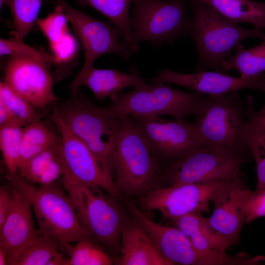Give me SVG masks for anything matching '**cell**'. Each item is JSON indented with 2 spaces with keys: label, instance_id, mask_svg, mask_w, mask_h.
<instances>
[{
  "label": "cell",
  "instance_id": "cell-1",
  "mask_svg": "<svg viewBox=\"0 0 265 265\" xmlns=\"http://www.w3.org/2000/svg\"><path fill=\"white\" fill-rule=\"evenodd\" d=\"M8 180L11 186L30 202L43 238L57 239L61 244V251L68 254L73 247L71 243L94 240L81 225L74 202L61 180L39 186L26 182L18 175Z\"/></svg>",
  "mask_w": 265,
  "mask_h": 265
},
{
  "label": "cell",
  "instance_id": "cell-2",
  "mask_svg": "<svg viewBox=\"0 0 265 265\" xmlns=\"http://www.w3.org/2000/svg\"><path fill=\"white\" fill-rule=\"evenodd\" d=\"M54 105L69 130L88 146L104 171L113 180L121 118L112 117L105 107L97 106L80 88L74 97Z\"/></svg>",
  "mask_w": 265,
  "mask_h": 265
},
{
  "label": "cell",
  "instance_id": "cell-3",
  "mask_svg": "<svg viewBox=\"0 0 265 265\" xmlns=\"http://www.w3.org/2000/svg\"><path fill=\"white\" fill-rule=\"evenodd\" d=\"M189 6L192 12L191 36L198 56L197 72L213 69L225 73L223 62L241 42L250 38L265 40V33L261 30L243 28L198 0H189Z\"/></svg>",
  "mask_w": 265,
  "mask_h": 265
},
{
  "label": "cell",
  "instance_id": "cell-4",
  "mask_svg": "<svg viewBox=\"0 0 265 265\" xmlns=\"http://www.w3.org/2000/svg\"><path fill=\"white\" fill-rule=\"evenodd\" d=\"M207 95L196 92H186L173 88L162 82H146L133 87L129 92L120 93L115 100L105 108L115 118L130 116L145 118L169 115L185 120L196 115Z\"/></svg>",
  "mask_w": 265,
  "mask_h": 265
},
{
  "label": "cell",
  "instance_id": "cell-5",
  "mask_svg": "<svg viewBox=\"0 0 265 265\" xmlns=\"http://www.w3.org/2000/svg\"><path fill=\"white\" fill-rule=\"evenodd\" d=\"M252 159L248 146L231 149L201 144L167 164L163 175L168 186L212 183L235 178Z\"/></svg>",
  "mask_w": 265,
  "mask_h": 265
},
{
  "label": "cell",
  "instance_id": "cell-6",
  "mask_svg": "<svg viewBox=\"0 0 265 265\" xmlns=\"http://www.w3.org/2000/svg\"><path fill=\"white\" fill-rule=\"evenodd\" d=\"M253 105L251 95L243 100L237 91L228 95H207L192 123L201 143L231 149L247 146L245 127Z\"/></svg>",
  "mask_w": 265,
  "mask_h": 265
},
{
  "label": "cell",
  "instance_id": "cell-7",
  "mask_svg": "<svg viewBox=\"0 0 265 265\" xmlns=\"http://www.w3.org/2000/svg\"><path fill=\"white\" fill-rule=\"evenodd\" d=\"M114 157V184L120 193L141 196L151 190L158 165L151 150L133 118H121Z\"/></svg>",
  "mask_w": 265,
  "mask_h": 265
},
{
  "label": "cell",
  "instance_id": "cell-8",
  "mask_svg": "<svg viewBox=\"0 0 265 265\" xmlns=\"http://www.w3.org/2000/svg\"><path fill=\"white\" fill-rule=\"evenodd\" d=\"M65 189L81 225L92 239L111 252L120 253L121 231L127 220L118 198L98 186L78 184Z\"/></svg>",
  "mask_w": 265,
  "mask_h": 265
},
{
  "label": "cell",
  "instance_id": "cell-9",
  "mask_svg": "<svg viewBox=\"0 0 265 265\" xmlns=\"http://www.w3.org/2000/svg\"><path fill=\"white\" fill-rule=\"evenodd\" d=\"M50 119L60 133L55 152L64 188L78 184L98 186L124 200L113 179L104 171L88 146L69 130L54 105Z\"/></svg>",
  "mask_w": 265,
  "mask_h": 265
},
{
  "label": "cell",
  "instance_id": "cell-10",
  "mask_svg": "<svg viewBox=\"0 0 265 265\" xmlns=\"http://www.w3.org/2000/svg\"><path fill=\"white\" fill-rule=\"evenodd\" d=\"M187 0H132L130 25L135 41H148L155 48L184 37L191 36L192 18Z\"/></svg>",
  "mask_w": 265,
  "mask_h": 265
},
{
  "label": "cell",
  "instance_id": "cell-11",
  "mask_svg": "<svg viewBox=\"0 0 265 265\" xmlns=\"http://www.w3.org/2000/svg\"><path fill=\"white\" fill-rule=\"evenodd\" d=\"M55 1L63 9L84 51L83 66L74 81L94 66L95 60L103 54L114 53L127 60L135 53L122 32L113 25L75 9L65 0Z\"/></svg>",
  "mask_w": 265,
  "mask_h": 265
},
{
  "label": "cell",
  "instance_id": "cell-12",
  "mask_svg": "<svg viewBox=\"0 0 265 265\" xmlns=\"http://www.w3.org/2000/svg\"><path fill=\"white\" fill-rule=\"evenodd\" d=\"M228 180L151 189L140 196L139 204L144 210H156L170 221L187 214L207 213L210 211V203L213 195Z\"/></svg>",
  "mask_w": 265,
  "mask_h": 265
},
{
  "label": "cell",
  "instance_id": "cell-13",
  "mask_svg": "<svg viewBox=\"0 0 265 265\" xmlns=\"http://www.w3.org/2000/svg\"><path fill=\"white\" fill-rule=\"evenodd\" d=\"M155 159L166 165L203 144L192 123L159 116L133 118Z\"/></svg>",
  "mask_w": 265,
  "mask_h": 265
},
{
  "label": "cell",
  "instance_id": "cell-14",
  "mask_svg": "<svg viewBox=\"0 0 265 265\" xmlns=\"http://www.w3.org/2000/svg\"><path fill=\"white\" fill-rule=\"evenodd\" d=\"M49 66L28 58L9 56L3 82L35 107L45 112L49 105L58 100L53 92Z\"/></svg>",
  "mask_w": 265,
  "mask_h": 265
},
{
  "label": "cell",
  "instance_id": "cell-15",
  "mask_svg": "<svg viewBox=\"0 0 265 265\" xmlns=\"http://www.w3.org/2000/svg\"><path fill=\"white\" fill-rule=\"evenodd\" d=\"M149 80L152 82L175 84L209 96L227 95L243 89L265 92V76L244 79L219 72L205 70L193 74H185L170 69H163Z\"/></svg>",
  "mask_w": 265,
  "mask_h": 265
},
{
  "label": "cell",
  "instance_id": "cell-16",
  "mask_svg": "<svg viewBox=\"0 0 265 265\" xmlns=\"http://www.w3.org/2000/svg\"><path fill=\"white\" fill-rule=\"evenodd\" d=\"M13 189L12 207L0 227V248L7 252L8 256L42 238L35 227L30 202L18 190Z\"/></svg>",
  "mask_w": 265,
  "mask_h": 265
},
{
  "label": "cell",
  "instance_id": "cell-17",
  "mask_svg": "<svg viewBox=\"0 0 265 265\" xmlns=\"http://www.w3.org/2000/svg\"><path fill=\"white\" fill-rule=\"evenodd\" d=\"M145 82L136 68L129 73L113 69H99L94 66L80 79L73 81L69 86L71 97H74L81 85L87 86L98 100L110 97L112 102L127 87L136 86Z\"/></svg>",
  "mask_w": 265,
  "mask_h": 265
},
{
  "label": "cell",
  "instance_id": "cell-18",
  "mask_svg": "<svg viewBox=\"0 0 265 265\" xmlns=\"http://www.w3.org/2000/svg\"><path fill=\"white\" fill-rule=\"evenodd\" d=\"M120 265H173L158 250L143 228L134 219L121 231Z\"/></svg>",
  "mask_w": 265,
  "mask_h": 265
},
{
  "label": "cell",
  "instance_id": "cell-19",
  "mask_svg": "<svg viewBox=\"0 0 265 265\" xmlns=\"http://www.w3.org/2000/svg\"><path fill=\"white\" fill-rule=\"evenodd\" d=\"M238 176L227 181L214 193L211 200L213 212L208 217L212 227L225 237L232 245L239 243L240 233L245 224L244 215L231 197V191Z\"/></svg>",
  "mask_w": 265,
  "mask_h": 265
},
{
  "label": "cell",
  "instance_id": "cell-20",
  "mask_svg": "<svg viewBox=\"0 0 265 265\" xmlns=\"http://www.w3.org/2000/svg\"><path fill=\"white\" fill-rule=\"evenodd\" d=\"M171 221L199 251L226 252L232 246L225 237L212 227L208 217H204L202 213L187 214Z\"/></svg>",
  "mask_w": 265,
  "mask_h": 265
},
{
  "label": "cell",
  "instance_id": "cell-21",
  "mask_svg": "<svg viewBox=\"0 0 265 265\" xmlns=\"http://www.w3.org/2000/svg\"><path fill=\"white\" fill-rule=\"evenodd\" d=\"M230 21L251 24L254 28H265V2L252 0H198Z\"/></svg>",
  "mask_w": 265,
  "mask_h": 265
},
{
  "label": "cell",
  "instance_id": "cell-22",
  "mask_svg": "<svg viewBox=\"0 0 265 265\" xmlns=\"http://www.w3.org/2000/svg\"><path fill=\"white\" fill-rule=\"evenodd\" d=\"M57 143L21 165L18 175L33 185L42 186L59 180L61 169L55 152Z\"/></svg>",
  "mask_w": 265,
  "mask_h": 265
},
{
  "label": "cell",
  "instance_id": "cell-23",
  "mask_svg": "<svg viewBox=\"0 0 265 265\" xmlns=\"http://www.w3.org/2000/svg\"><path fill=\"white\" fill-rule=\"evenodd\" d=\"M235 49V53L223 62L225 72L235 69L244 79L265 76V40L251 48L245 49L239 44Z\"/></svg>",
  "mask_w": 265,
  "mask_h": 265
},
{
  "label": "cell",
  "instance_id": "cell-24",
  "mask_svg": "<svg viewBox=\"0 0 265 265\" xmlns=\"http://www.w3.org/2000/svg\"><path fill=\"white\" fill-rule=\"evenodd\" d=\"M83 6H90L106 17L123 33L134 52L138 50L130 25V7L132 0H77Z\"/></svg>",
  "mask_w": 265,
  "mask_h": 265
},
{
  "label": "cell",
  "instance_id": "cell-25",
  "mask_svg": "<svg viewBox=\"0 0 265 265\" xmlns=\"http://www.w3.org/2000/svg\"><path fill=\"white\" fill-rule=\"evenodd\" d=\"M59 140L60 136L49 129L41 120L23 127L19 167Z\"/></svg>",
  "mask_w": 265,
  "mask_h": 265
},
{
  "label": "cell",
  "instance_id": "cell-26",
  "mask_svg": "<svg viewBox=\"0 0 265 265\" xmlns=\"http://www.w3.org/2000/svg\"><path fill=\"white\" fill-rule=\"evenodd\" d=\"M232 200L244 215L245 224L265 216V189L252 191L241 173L237 177L231 191Z\"/></svg>",
  "mask_w": 265,
  "mask_h": 265
},
{
  "label": "cell",
  "instance_id": "cell-27",
  "mask_svg": "<svg viewBox=\"0 0 265 265\" xmlns=\"http://www.w3.org/2000/svg\"><path fill=\"white\" fill-rule=\"evenodd\" d=\"M44 0H0V9L9 7L13 17V38L23 41L36 24Z\"/></svg>",
  "mask_w": 265,
  "mask_h": 265
},
{
  "label": "cell",
  "instance_id": "cell-28",
  "mask_svg": "<svg viewBox=\"0 0 265 265\" xmlns=\"http://www.w3.org/2000/svg\"><path fill=\"white\" fill-rule=\"evenodd\" d=\"M61 251V244L53 238L40 239L28 244L10 254L8 265H48L58 251Z\"/></svg>",
  "mask_w": 265,
  "mask_h": 265
},
{
  "label": "cell",
  "instance_id": "cell-29",
  "mask_svg": "<svg viewBox=\"0 0 265 265\" xmlns=\"http://www.w3.org/2000/svg\"><path fill=\"white\" fill-rule=\"evenodd\" d=\"M23 128L13 122L0 126V148L8 178L18 175Z\"/></svg>",
  "mask_w": 265,
  "mask_h": 265
},
{
  "label": "cell",
  "instance_id": "cell-30",
  "mask_svg": "<svg viewBox=\"0 0 265 265\" xmlns=\"http://www.w3.org/2000/svg\"><path fill=\"white\" fill-rule=\"evenodd\" d=\"M50 46L56 60L55 69L52 74L54 83L72 73L78 57L79 44L75 36L68 32L57 42L50 44Z\"/></svg>",
  "mask_w": 265,
  "mask_h": 265
},
{
  "label": "cell",
  "instance_id": "cell-31",
  "mask_svg": "<svg viewBox=\"0 0 265 265\" xmlns=\"http://www.w3.org/2000/svg\"><path fill=\"white\" fill-rule=\"evenodd\" d=\"M0 101L7 108L13 122L25 127L41 120L43 114L37 108L21 97L4 82L0 83Z\"/></svg>",
  "mask_w": 265,
  "mask_h": 265
},
{
  "label": "cell",
  "instance_id": "cell-32",
  "mask_svg": "<svg viewBox=\"0 0 265 265\" xmlns=\"http://www.w3.org/2000/svg\"><path fill=\"white\" fill-rule=\"evenodd\" d=\"M97 242L90 239L77 242L71 249L68 265H110L113 259Z\"/></svg>",
  "mask_w": 265,
  "mask_h": 265
},
{
  "label": "cell",
  "instance_id": "cell-33",
  "mask_svg": "<svg viewBox=\"0 0 265 265\" xmlns=\"http://www.w3.org/2000/svg\"><path fill=\"white\" fill-rule=\"evenodd\" d=\"M245 144L249 148L257 168L256 190L265 189V129L246 130Z\"/></svg>",
  "mask_w": 265,
  "mask_h": 265
},
{
  "label": "cell",
  "instance_id": "cell-34",
  "mask_svg": "<svg viewBox=\"0 0 265 265\" xmlns=\"http://www.w3.org/2000/svg\"><path fill=\"white\" fill-rule=\"evenodd\" d=\"M0 56H19L36 60L49 65L55 66L56 63L53 55L37 49L12 38L10 39L0 38Z\"/></svg>",
  "mask_w": 265,
  "mask_h": 265
},
{
  "label": "cell",
  "instance_id": "cell-35",
  "mask_svg": "<svg viewBox=\"0 0 265 265\" xmlns=\"http://www.w3.org/2000/svg\"><path fill=\"white\" fill-rule=\"evenodd\" d=\"M68 21L63 9L57 4L47 16L38 18L36 24L51 44L57 42L69 32Z\"/></svg>",
  "mask_w": 265,
  "mask_h": 265
},
{
  "label": "cell",
  "instance_id": "cell-36",
  "mask_svg": "<svg viewBox=\"0 0 265 265\" xmlns=\"http://www.w3.org/2000/svg\"><path fill=\"white\" fill-rule=\"evenodd\" d=\"M14 201V189L7 186L0 187V227L10 211Z\"/></svg>",
  "mask_w": 265,
  "mask_h": 265
},
{
  "label": "cell",
  "instance_id": "cell-37",
  "mask_svg": "<svg viewBox=\"0 0 265 265\" xmlns=\"http://www.w3.org/2000/svg\"><path fill=\"white\" fill-rule=\"evenodd\" d=\"M252 108L249 113V118L245 125L246 130H258L265 129V115L257 116L254 114Z\"/></svg>",
  "mask_w": 265,
  "mask_h": 265
},
{
  "label": "cell",
  "instance_id": "cell-38",
  "mask_svg": "<svg viewBox=\"0 0 265 265\" xmlns=\"http://www.w3.org/2000/svg\"><path fill=\"white\" fill-rule=\"evenodd\" d=\"M13 122L12 117L4 104L0 101V126Z\"/></svg>",
  "mask_w": 265,
  "mask_h": 265
},
{
  "label": "cell",
  "instance_id": "cell-39",
  "mask_svg": "<svg viewBox=\"0 0 265 265\" xmlns=\"http://www.w3.org/2000/svg\"><path fill=\"white\" fill-rule=\"evenodd\" d=\"M68 261L69 259L65 257L62 252L58 251L54 255L48 265H68Z\"/></svg>",
  "mask_w": 265,
  "mask_h": 265
},
{
  "label": "cell",
  "instance_id": "cell-40",
  "mask_svg": "<svg viewBox=\"0 0 265 265\" xmlns=\"http://www.w3.org/2000/svg\"><path fill=\"white\" fill-rule=\"evenodd\" d=\"M8 253L3 249L0 248V265H7Z\"/></svg>",
  "mask_w": 265,
  "mask_h": 265
},
{
  "label": "cell",
  "instance_id": "cell-41",
  "mask_svg": "<svg viewBox=\"0 0 265 265\" xmlns=\"http://www.w3.org/2000/svg\"><path fill=\"white\" fill-rule=\"evenodd\" d=\"M253 113L255 115L261 116L265 115V104L263 107L258 111H256L255 110L253 112Z\"/></svg>",
  "mask_w": 265,
  "mask_h": 265
}]
</instances>
